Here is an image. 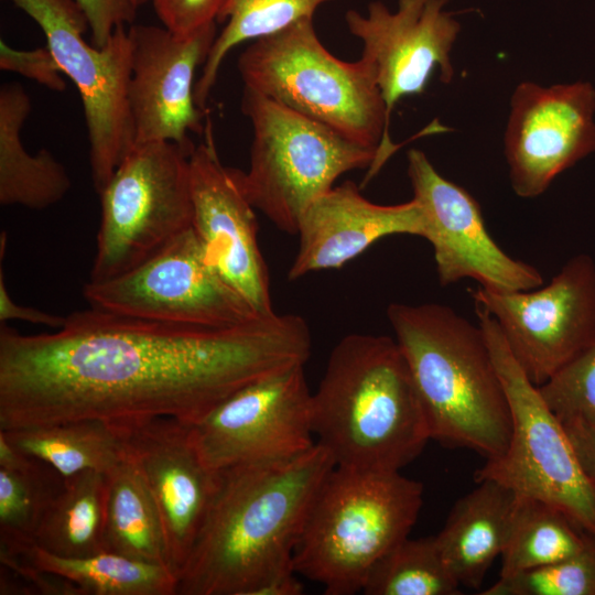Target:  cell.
Segmentation results:
<instances>
[{"mask_svg":"<svg viewBox=\"0 0 595 595\" xmlns=\"http://www.w3.org/2000/svg\"><path fill=\"white\" fill-rule=\"evenodd\" d=\"M304 318L229 327L156 322L90 306L53 333L0 325V430L94 419L194 424L244 386L311 354Z\"/></svg>","mask_w":595,"mask_h":595,"instance_id":"obj_1","label":"cell"},{"mask_svg":"<svg viewBox=\"0 0 595 595\" xmlns=\"http://www.w3.org/2000/svg\"><path fill=\"white\" fill-rule=\"evenodd\" d=\"M334 466L315 443L291 458L220 469L178 574L176 595H256L272 578L295 573V545L313 498Z\"/></svg>","mask_w":595,"mask_h":595,"instance_id":"obj_2","label":"cell"},{"mask_svg":"<svg viewBox=\"0 0 595 595\" xmlns=\"http://www.w3.org/2000/svg\"><path fill=\"white\" fill-rule=\"evenodd\" d=\"M316 443L335 466L400 472L431 440L405 357L386 335L349 334L312 394Z\"/></svg>","mask_w":595,"mask_h":595,"instance_id":"obj_3","label":"cell"},{"mask_svg":"<svg viewBox=\"0 0 595 595\" xmlns=\"http://www.w3.org/2000/svg\"><path fill=\"white\" fill-rule=\"evenodd\" d=\"M387 317L411 371L431 440L501 456L511 412L479 324L436 303H391Z\"/></svg>","mask_w":595,"mask_h":595,"instance_id":"obj_4","label":"cell"},{"mask_svg":"<svg viewBox=\"0 0 595 595\" xmlns=\"http://www.w3.org/2000/svg\"><path fill=\"white\" fill-rule=\"evenodd\" d=\"M423 485L400 472L334 466L320 485L293 553L295 573L326 595L361 592L372 565L409 537Z\"/></svg>","mask_w":595,"mask_h":595,"instance_id":"obj_5","label":"cell"},{"mask_svg":"<svg viewBox=\"0 0 595 595\" xmlns=\"http://www.w3.org/2000/svg\"><path fill=\"white\" fill-rule=\"evenodd\" d=\"M244 87L377 149L366 180L396 151L374 66L345 62L320 41L313 18L252 41L238 58Z\"/></svg>","mask_w":595,"mask_h":595,"instance_id":"obj_6","label":"cell"},{"mask_svg":"<svg viewBox=\"0 0 595 595\" xmlns=\"http://www.w3.org/2000/svg\"><path fill=\"white\" fill-rule=\"evenodd\" d=\"M241 111L253 139L245 194L277 228L296 235L307 206L344 173L371 167L377 149L361 145L259 93L244 87Z\"/></svg>","mask_w":595,"mask_h":595,"instance_id":"obj_7","label":"cell"},{"mask_svg":"<svg viewBox=\"0 0 595 595\" xmlns=\"http://www.w3.org/2000/svg\"><path fill=\"white\" fill-rule=\"evenodd\" d=\"M511 412L506 452L475 472V482L491 479L517 495L554 505L595 536V487L584 473L562 422L511 355L494 316L476 305Z\"/></svg>","mask_w":595,"mask_h":595,"instance_id":"obj_8","label":"cell"},{"mask_svg":"<svg viewBox=\"0 0 595 595\" xmlns=\"http://www.w3.org/2000/svg\"><path fill=\"white\" fill-rule=\"evenodd\" d=\"M191 153L171 141L134 144L100 195L89 281L120 275L192 227Z\"/></svg>","mask_w":595,"mask_h":595,"instance_id":"obj_9","label":"cell"},{"mask_svg":"<svg viewBox=\"0 0 595 595\" xmlns=\"http://www.w3.org/2000/svg\"><path fill=\"white\" fill-rule=\"evenodd\" d=\"M42 29L46 46L82 98L89 140V163L97 193L134 147L128 99L131 42L126 25L107 44L84 39L88 20L75 0H8Z\"/></svg>","mask_w":595,"mask_h":595,"instance_id":"obj_10","label":"cell"},{"mask_svg":"<svg viewBox=\"0 0 595 595\" xmlns=\"http://www.w3.org/2000/svg\"><path fill=\"white\" fill-rule=\"evenodd\" d=\"M93 307L133 317L203 327H229L260 315L203 252L192 227L131 270L87 281Z\"/></svg>","mask_w":595,"mask_h":595,"instance_id":"obj_11","label":"cell"},{"mask_svg":"<svg viewBox=\"0 0 595 595\" xmlns=\"http://www.w3.org/2000/svg\"><path fill=\"white\" fill-rule=\"evenodd\" d=\"M496 320L505 342L537 387L595 342V262L571 258L544 285L529 291L472 290Z\"/></svg>","mask_w":595,"mask_h":595,"instance_id":"obj_12","label":"cell"},{"mask_svg":"<svg viewBox=\"0 0 595 595\" xmlns=\"http://www.w3.org/2000/svg\"><path fill=\"white\" fill-rule=\"evenodd\" d=\"M204 462L216 470L275 462L315 445L304 366L252 381L191 425Z\"/></svg>","mask_w":595,"mask_h":595,"instance_id":"obj_13","label":"cell"},{"mask_svg":"<svg viewBox=\"0 0 595 595\" xmlns=\"http://www.w3.org/2000/svg\"><path fill=\"white\" fill-rule=\"evenodd\" d=\"M407 159L412 198L422 212L423 238L433 247L441 285L465 278L500 293L543 285L538 269L511 258L493 239L479 204L465 188L442 176L423 151L411 149Z\"/></svg>","mask_w":595,"mask_h":595,"instance_id":"obj_14","label":"cell"},{"mask_svg":"<svg viewBox=\"0 0 595 595\" xmlns=\"http://www.w3.org/2000/svg\"><path fill=\"white\" fill-rule=\"evenodd\" d=\"M594 115L595 88L588 82L517 85L504 140L516 195H541L560 173L595 151Z\"/></svg>","mask_w":595,"mask_h":595,"instance_id":"obj_15","label":"cell"},{"mask_svg":"<svg viewBox=\"0 0 595 595\" xmlns=\"http://www.w3.org/2000/svg\"><path fill=\"white\" fill-rule=\"evenodd\" d=\"M212 22L185 35L166 28L128 29L131 74L128 99L134 144L171 141L192 153L190 133H203L204 110L195 102L194 77L217 36Z\"/></svg>","mask_w":595,"mask_h":595,"instance_id":"obj_16","label":"cell"},{"mask_svg":"<svg viewBox=\"0 0 595 595\" xmlns=\"http://www.w3.org/2000/svg\"><path fill=\"white\" fill-rule=\"evenodd\" d=\"M210 123L190 155L192 228L207 262L263 316L274 313L269 270L258 242L255 207L239 170L221 163Z\"/></svg>","mask_w":595,"mask_h":595,"instance_id":"obj_17","label":"cell"},{"mask_svg":"<svg viewBox=\"0 0 595 595\" xmlns=\"http://www.w3.org/2000/svg\"><path fill=\"white\" fill-rule=\"evenodd\" d=\"M447 1L398 0L396 11L372 1L366 15L345 14L349 33L363 43L361 57L374 66L389 121L402 98L424 93L436 69L444 84L454 76L451 52L461 24Z\"/></svg>","mask_w":595,"mask_h":595,"instance_id":"obj_18","label":"cell"},{"mask_svg":"<svg viewBox=\"0 0 595 595\" xmlns=\"http://www.w3.org/2000/svg\"><path fill=\"white\" fill-rule=\"evenodd\" d=\"M126 429V452L158 508L171 569H183L217 490L220 472L209 467L191 425L156 418Z\"/></svg>","mask_w":595,"mask_h":595,"instance_id":"obj_19","label":"cell"},{"mask_svg":"<svg viewBox=\"0 0 595 595\" xmlns=\"http://www.w3.org/2000/svg\"><path fill=\"white\" fill-rule=\"evenodd\" d=\"M299 249L288 279L340 268L381 238L392 235H424L420 205L412 198L396 205H380L361 195L351 181L333 186L303 212L299 226Z\"/></svg>","mask_w":595,"mask_h":595,"instance_id":"obj_20","label":"cell"},{"mask_svg":"<svg viewBox=\"0 0 595 595\" xmlns=\"http://www.w3.org/2000/svg\"><path fill=\"white\" fill-rule=\"evenodd\" d=\"M476 483V488L455 502L435 540L455 581L479 589L508 543L518 495L491 479Z\"/></svg>","mask_w":595,"mask_h":595,"instance_id":"obj_21","label":"cell"},{"mask_svg":"<svg viewBox=\"0 0 595 595\" xmlns=\"http://www.w3.org/2000/svg\"><path fill=\"white\" fill-rule=\"evenodd\" d=\"M32 101L19 83L0 88V204L44 209L60 201L72 186L65 166L46 149L30 154L21 140Z\"/></svg>","mask_w":595,"mask_h":595,"instance_id":"obj_22","label":"cell"},{"mask_svg":"<svg viewBox=\"0 0 595 595\" xmlns=\"http://www.w3.org/2000/svg\"><path fill=\"white\" fill-rule=\"evenodd\" d=\"M0 547L17 552L37 570L73 583L80 595H176L178 578L167 566L111 552L60 556L40 548L32 538L3 531Z\"/></svg>","mask_w":595,"mask_h":595,"instance_id":"obj_23","label":"cell"},{"mask_svg":"<svg viewBox=\"0 0 595 595\" xmlns=\"http://www.w3.org/2000/svg\"><path fill=\"white\" fill-rule=\"evenodd\" d=\"M20 451L53 466L64 477L84 470L108 473L126 456L125 425L85 419L0 430Z\"/></svg>","mask_w":595,"mask_h":595,"instance_id":"obj_24","label":"cell"},{"mask_svg":"<svg viewBox=\"0 0 595 595\" xmlns=\"http://www.w3.org/2000/svg\"><path fill=\"white\" fill-rule=\"evenodd\" d=\"M107 480L106 551L171 569L158 508L127 452Z\"/></svg>","mask_w":595,"mask_h":595,"instance_id":"obj_25","label":"cell"},{"mask_svg":"<svg viewBox=\"0 0 595 595\" xmlns=\"http://www.w3.org/2000/svg\"><path fill=\"white\" fill-rule=\"evenodd\" d=\"M107 473L84 470L65 477L64 485L45 511L33 541L65 558L107 552L105 526Z\"/></svg>","mask_w":595,"mask_h":595,"instance_id":"obj_26","label":"cell"},{"mask_svg":"<svg viewBox=\"0 0 595 595\" xmlns=\"http://www.w3.org/2000/svg\"><path fill=\"white\" fill-rule=\"evenodd\" d=\"M591 536L559 507L518 495L499 577L572 556L585 547Z\"/></svg>","mask_w":595,"mask_h":595,"instance_id":"obj_27","label":"cell"},{"mask_svg":"<svg viewBox=\"0 0 595 595\" xmlns=\"http://www.w3.org/2000/svg\"><path fill=\"white\" fill-rule=\"evenodd\" d=\"M333 0H228L217 22H226L217 34L203 71L195 83L196 105L206 110L221 63L238 44L272 35L299 20L313 18L322 4Z\"/></svg>","mask_w":595,"mask_h":595,"instance_id":"obj_28","label":"cell"},{"mask_svg":"<svg viewBox=\"0 0 595 595\" xmlns=\"http://www.w3.org/2000/svg\"><path fill=\"white\" fill-rule=\"evenodd\" d=\"M65 477L0 433V531L34 537Z\"/></svg>","mask_w":595,"mask_h":595,"instance_id":"obj_29","label":"cell"},{"mask_svg":"<svg viewBox=\"0 0 595 595\" xmlns=\"http://www.w3.org/2000/svg\"><path fill=\"white\" fill-rule=\"evenodd\" d=\"M435 536L404 538L370 569L361 587L366 595H457Z\"/></svg>","mask_w":595,"mask_h":595,"instance_id":"obj_30","label":"cell"},{"mask_svg":"<svg viewBox=\"0 0 595 595\" xmlns=\"http://www.w3.org/2000/svg\"><path fill=\"white\" fill-rule=\"evenodd\" d=\"M482 595H595V536L576 554L499 580Z\"/></svg>","mask_w":595,"mask_h":595,"instance_id":"obj_31","label":"cell"},{"mask_svg":"<svg viewBox=\"0 0 595 595\" xmlns=\"http://www.w3.org/2000/svg\"><path fill=\"white\" fill-rule=\"evenodd\" d=\"M539 392L562 422L595 426V342L559 368Z\"/></svg>","mask_w":595,"mask_h":595,"instance_id":"obj_32","label":"cell"},{"mask_svg":"<svg viewBox=\"0 0 595 595\" xmlns=\"http://www.w3.org/2000/svg\"><path fill=\"white\" fill-rule=\"evenodd\" d=\"M0 68L19 73L52 90L66 88L63 72L47 46L34 50H17L0 42Z\"/></svg>","mask_w":595,"mask_h":595,"instance_id":"obj_33","label":"cell"},{"mask_svg":"<svg viewBox=\"0 0 595 595\" xmlns=\"http://www.w3.org/2000/svg\"><path fill=\"white\" fill-rule=\"evenodd\" d=\"M163 26L180 35L217 22L228 0H151Z\"/></svg>","mask_w":595,"mask_h":595,"instance_id":"obj_34","label":"cell"},{"mask_svg":"<svg viewBox=\"0 0 595 595\" xmlns=\"http://www.w3.org/2000/svg\"><path fill=\"white\" fill-rule=\"evenodd\" d=\"M84 11L90 30L91 44L102 47L118 26L131 24L138 7L133 0H75Z\"/></svg>","mask_w":595,"mask_h":595,"instance_id":"obj_35","label":"cell"},{"mask_svg":"<svg viewBox=\"0 0 595 595\" xmlns=\"http://www.w3.org/2000/svg\"><path fill=\"white\" fill-rule=\"evenodd\" d=\"M66 316L50 314L41 310L23 306L13 301L10 296L3 270L0 269V322L6 323L9 320H22L37 325H46L51 328H60Z\"/></svg>","mask_w":595,"mask_h":595,"instance_id":"obj_36","label":"cell"},{"mask_svg":"<svg viewBox=\"0 0 595 595\" xmlns=\"http://www.w3.org/2000/svg\"><path fill=\"white\" fill-rule=\"evenodd\" d=\"M562 424L567 432L584 473L595 487V426L580 421Z\"/></svg>","mask_w":595,"mask_h":595,"instance_id":"obj_37","label":"cell"},{"mask_svg":"<svg viewBox=\"0 0 595 595\" xmlns=\"http://www.w3.org/2000/svg\"><path fill=\"white\" fill-rule=\"evenodd\" d=\"M136 6L140 8L142 4H144L148 0H133Z\"/></svg>","mask_w":595,"mask_h":595,"instance_id":"obj_38","label":"cell"}]
</instances>
